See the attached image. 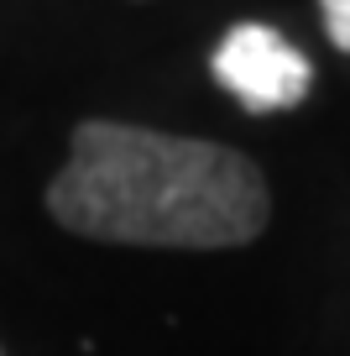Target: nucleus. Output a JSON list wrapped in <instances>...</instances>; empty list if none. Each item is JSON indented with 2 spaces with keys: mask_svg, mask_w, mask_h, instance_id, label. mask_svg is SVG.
Here are the masks:
<instances>
[{
  "mask_svg": "<svg viewBox=\"0 0 350 356\" xmlns=\"http://www.w3.org/2000/svg\"><path fill=\"white\" fill-rule=\"evenodd\" d=\"M47 215L68 236L157 252L251 246L272 220L267 173L209 136L131 121H78L68 163L47 184Z\"/></svg>",
  "mask_w": 350,
  "mask_h": 356,
  "instance_id": "1",
  "label": "nucleus"
},
{
  "mask_svg": "<svg viewBox=\"0 0 350 356\" xmlns=\"http://www.w3.org/2000/svg\"><path fill=\"white\" fill-rule=\"evenodd\" d=\"M0 356H6V351H0Z\"/></svg>",
  "mask_w": 350,
  "mask_h": 356,
  "instance_id": "4",
  "label": "nucleus"
},
{
  "mask_svg": "<svg viewBox=\"0 0 350 356\" xmlns=\"http://www.w3.org/2000/svg\"><path fill=\"white\" fill-rule=\"evenodd\" d=\"M319 11H324V37L350 53V0H319Z\"/></svg>",
  "mask_w": 350,
  "mask_h": 356,
  "instance_id": "3",
  "label": "nucleus"
},
{
  "mask_svg": "<svg viewBox=\"0 0 350 356\" xmlns=\"http://www.w3.org/2000/svg\"><path fill=\"white\" fill-rule=\"evenodd\" d=\"M209 68H215L219 89L235 95V105L251 111V115L293 111V105H303L308 84H314V63H308L277 26H262V22L230 26V32L219 37Z\"/></svg>",
  "mask_w": 350,
  "mask_h": 356,
  "instance_id": "2",
  "label": "nucleus"
}]
</instances>
